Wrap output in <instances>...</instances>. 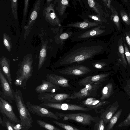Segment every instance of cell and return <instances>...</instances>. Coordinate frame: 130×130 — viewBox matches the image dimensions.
Returning a JSON list of instances; mask_svg holds the SVG:
<instances>
[{
	"instance_id": "cell-1",
	"label": "cell",
	"mask_w": 130,
	"mask_h": 130,
	"mask_svg": "<svg viewBox=\"0 0 130 130\" xmlns=\"http://www.w3.org/2000/svg\"><path fill=\"white\" fill-rule=\"evenodd\" d=\"M105 47L100 41H87L78 44L64 53L51 66L53 69L81 64L92 60L103 53Z\"/></svg>"
},
{
	"instance_id": "cell-2",
	"label": "cell",
	"mask_w": 130,
	"mask_h": 130,
	"mask_svg": "<svg viewBox=\"0 0 130 130\" xmlns=\"http://www.w3.org/2000/svg\"><path fill=\"white\" fill-rule=\"evenodd\" d=\"M33 60L31 56L28 55L23 58L19 63V68L16 72L14 84L25 90L26 88L27 82L31 77L33 72Z\"/></svg>"
},
{
	"instance_id": "cell-3",
	"label": "cell",
	"mask_w": 130,
	"mask_h": 130,
	"mask_svg": "<svg viewBox=\"0 0 130 130\" xmlns=\"http://www.w3.org/2000/svg\"><path fill=\"white\" fill-rule=\"evenodd\" d=\"M19 113L21 124L25 130L32 126L33 119L24 101L22 93L20 90L15 91L14 100Z\"/></svg>"
},
{
	"instance_id": "cell-4",
	"label": "cell",
	"mask_w": 130,
	"mask_h": 130,
	"mask_svg": "<svg viewBox=\"0 0 130 130\" xmlns=\"http://www.w3.org/2000/svg\"><path fill=\"white\" fill-rule=\"evenodd\" d=\"M105 27L104 26L102 25L85 30L73 32L70 38L73 42H78L100 37L106 33Z\"/></svg>"
},
{
	"instance_id": "cell-5",
	"label": "cell",
	"mask_w": 130,
	"mask_h": 130,
	"mask_svg": "<svg viewBox=\"0 0 130 130\" xmlns=\"http://www.w3.org/2000/svg\"><path fill=\"white\" fill-rule=\"evenodd\" d=\"M55 114L64 121L74 120L85 125H90L92 122L96 120V117L85 113H63L56 112Z\"/></svg>"
},
{
	"instance_id": "cell-6",
	"label": "cell",
	"mask_w": 130,
	"mask_h": 130,
	"mask_svg": "<svg viewBox=\"0 0 130 130\" xmlns=\"http://www.w3.org/2000/svg\"><path fill=\"white\" fill-rule=\"evenodd\" d=\"M101 84V83L88 84L78 91L71 94L70 99L80 100L86 98L96 97Z\"/></svg>"
},
{
	"instance_id": "cell-7",
	"label": "cell",
	"mask_w": 130,
	"mask_h": 130,
	"mask_svg": "<svg viewBox=\"0 0 130 130\" xmlns=\"http://www.w3.org/2000/svg\"><path fill=\"white\" fill-rule=\"evenodd\" d=\"M55 71L66 75L81 76L91 72H94L82 64H76L55 70Z\"/></svg>"
},
{
	"instance_id": "cell-8",
	"label": "cell",
	"mask_w": 130,
	"mask_h": 130,
	"mask_svg": "<svg viewBox=\"0 0 130 130\" xmlns=\"http://www.w3.org/2000/svg\"><path fill=\"white\" fill-rule=\"evenodd\" d=\"M0 69V83L2 91L0 90V96L7 101L10 104L14 100L15 91L11 88Z\"/></svg>"
},
{
	"instance_id": "cell-9",
	"label": "cell",
	"mask_w": 130,
	"mask_h": 130,
	"mask_svg": "<svg viewBox=\"0 0 130 130\" xmlns=\"http://www.w3.org/2000/svg\"><path fill=\"white\" fill-rule=\"evenodd\" d=\"M71 94L66 93H43L37 95L38 99L42 103H59L70 99Z\"/></svg>"
},
{
	"instance_id": "cell-10",
	"label": "cell",
	"mask_w": 130,
	"mask_h": 130,
	"mask_svg": "<svg viewBox=\"0 0 130 130\" xmlns=\"http://www.w3.org/2000/svg\"><path fill=\"white\" fill-rule=\"evenodd\" d=\"M43 107L48 109L51 108L63 110H79L87 111L92 109L85 107L82 105L64 103H44L39 104Z\"/></svg>"
},
{
	"instance_id": "cell-11",
	"label": "cell",
	"mask_w": 130,
	"mask_h": 130,
	"mask_svg": "<svg viewBox=\"0 0 130 130\" xmlns=\"http://www.w3.org/2000/svg\"><path fill=\"white\" fill-rule=\"evenodd\" d=\"M0 112L3 116L7 118L13 124H21L14 113L12 106L7 101L0 96Z\"/></svg>"
},
{
	"instance_id": "cell-12",
	"label": "cell",
	"mask_w": 130,
	"mask_h": 130,
	"mask_svg": "<svg viewBox=\"0 0 130 130\" xmlns=\"http://www.w3.org/2000/svg\"><path fill=\"white\" fill-rule=\"evenodd\" d=\"M26 106L29 112L41 117H45L59 120L60 119L55 114L48 109L40 106L32 104L29 101L26 102Z\"/></svg>"
},
{
	"instance_id": "cell-13",
	"label": "cell",
	"mask_w": 130,
	"mask_h": 130,
	"mask_svg": "<svg viewBox=\"0 0 130 130\" xmlns=\"http://www.w3.org/2000/svg\"><path fill=\"white\" fill-rule=\"evenodd\" d=\"M59 86L47 80H43L41 84L37 86L35 89L37 93H54L60 89Z\"/></svg>"
},
{
	"instance_id": "cell-14",
	"label": "cell",
	"mask_w": 130,
	"mask_h": 130,
	"mask_svg": "<svg viewBox=\"0 0 130 130\" xmlns=\"http://www.w3.org/2000/svg\"><path fill=\"white\" fill-rule=\"evenodd\" d=\"M103 24L95 21L91 22L87 20H84L83 21L67 24L65 27L75 28L78 31H79L100 25H103Z\"/></svg>"
},
{
	"instance_id": "cell-15",
	"label": "cell",
	"mask_w": 130,
	"mask_h": 130,
	"mask_svg": "<svg viewBox=\"0 0 130 130\" xmlns=\"http://www.w3.org/2000/svg\"><path fill=\"white\" fill-rule=\"evenodd\" d=\"M109 75L108 73H104L88 76L81 79L78 83L80 86H84L89 84L101 83L106 80Z\"/></svg>"
},
{
	"instance_id": "cell-16",
	"label": "cell",
	"mask_w": 130,
	"mask_h": 130,
	"mask_svg": "<svg viewBox=\"0 0 130 130\" xmlns=\"http://www.w3.org/2000/svg\"><path fill=\"white\" fill-rule=\"evenodd\" d=\"M103 100L98 99L94 97H89L82 101L81 103L86 107L95 110L96 111L107 104V101Z\"/></svg>"
},
{
	"instance_id": "cell-17",
	"label": "cell",
	"mask_w": 130,
	"mask_h": 130,
	"mask_svg": "<svg viewBox=\"0 0 130 130\" xmlns=\"http://www.w3.org/2000/svg\"><path fill=\"white\" fill-rule=\"evenodd\" d=\"M46 80L63 87L71 88L69 80L65 78L55 74H47Z\"/></svg>"
},
{
	"instance_id": "cell-18",
	"label": "cell",
	"mask_w": 130,
	"mask_h": 130,
	"mask_svg": "<svg viewBox=\"0 0 130 130\" xmlns=\"http://www.w3.org/2000/svg\"><path fill=\"white\" fill-rule=\"evenodd\" d=\"M83 20H86L92 22L95 21L103 23L105 22V19L102 16L94 12H91L86 9L82 11L81 15H77Z\"/></svg>"
},
{
	"instance_id": "cell-19",
	"label": "cell",
	"mask_w": 130,
	"mask_h": 130,
	"mask_svg": "<svg viewBox=\"0 0 130 130\" xmlns=\"http://www.w3.org/2000/svg\"><path fill=\"white\" fill-rule=\"evenodd\" d=\"M119 106L118 103H115L109 106L105 110H103L100 115V118L103 120L105 124L109 122L117 110Z\"/></svg>"
},
{
	"instance_id": "cell-20",
	"label": "cell",
	"mask_w": 130,
	"mask_h": 130,
	"mask_svg": "<svg viewBox=\"0 0 130 130\" xmlns=\"http://www.w3.org/2000/svg\"><path fill=\"white\" fill-rule=\"evenodd\" d=\"M0 66L2 71L6 76L9 84L12 87V80L11 75L9 60L5 57H2L0 59Z\"/></svg>"
},
{
	"instance_id": "cell-21",
	"label": "cell",
	"mask_w": 130,
	"mask_h": 130,
	"mask_svg": "<svg viewBox=\"0 0 130 130\" xmlns=\"http://www.w3.org/2000/svg\"><path fill=\"white\" fill-rule=\"evenodd\" d=\"M84 4L85 8L87 10L94 12L102 16L103 15V11L98 0H88L82 1Z\"/></svg>"
},
{
	"instance_id": "cell-22",
	"label": "cell",
	"mask_w": 130,
	"mask_h": 130,
	"mask_svg": "<svg viewBox=\"0 0 130 130\" xmlns=\"http://www.w3.org/2000/svg\"><path fill=\"white\" fill-rule=\"evenodd\" d=\"M57 4L56 6L58 15L61 18V20H63L66 18L68 14L65 13L67 8L69 6V0H58Z\"/></svg>"
},
{
	"instance_id": "cell-23",
	"label": "cell",
	"mask_w": 130,
	"mask_h": 130,
	"mask_svg": "<svg viewBox=\"0 0 130 130\" xmlns=\"http://www.w3.org/2000/svg\"><path fill=\"white\" fill-rule=\"evenodd\" d=\"M47 18L52 24L54 25L61 26V23L62 21L56 14L54 9L53 5H51L48 8V13H47Z\"/></svg>"
},
{
	"instance_id": "cell-24",
	"label": "cell",
	"mask_w": 130,
	"mask_h": 130,
	"mask_svg": "<svg viewBox=\"0 0 130 130\" xmlns=\"http://www.w3.org/2000/svg\"><path fill=\"white\" fill-rule=\"evenodd\" d=\"M122 110V108H121L114 114L110 120L105 130H112L113 128L115 125L120 116Z\"/></svg>"
},
{
	"instance_id": "cell-25",
	"label": "cell",
	"mask_w": 130,
	"mask_h": 130,
	"mask_svg": "<svg viewBox=\"0 0 130 130\" xmlns=\"http://www.w3.org/2000/svg\"><path fill=\"white\" fill-rule=\"evenodd\" d=\"M112 85L111 83H109L105 86L102 90L101 100H104L108 98L112 93Z\"/></svg>"
},
{
	"instance_id": "cell-26",
	"label": "cell",
	"mask_w": 130,
	"mask_h": 130,
	"mask_svg": "<svg viewBox=\"0 0 130 130\" xmlns=\"http://www.w3.org/2000/svg\"><path fill=\"white\" fill-rule=\"evenodd\" d=\"M110 9L112 12L111 19L117 27L119 30L120 29L119 18L116 9L112 5L110 6Z\"/></svg>"
},
{
	"instance_id": "cell-27",
	"label": "cell",
	"mask_w": 130,
	"mask_h": 130,
	"mask_svg": "<svg viewBox=\"0 0 130 130\" xmlns=\"http://www.w3.org/2000/svg\"><path fill=\"white\" fill-rule=\"evenodd\" d=\"M36 122L40 126L46 130H61L51 124L40 120H37Z\"/></svg>"
},
{
	"instance_id": "cell-28",
	"label": "cell",
	"mask_w": 130,
	"mask_h": 130,
	"mask_svg": "<svg viewBox=\"0 0 130 130\" xmlns=\"http://www.w3.org/2000/svg\"><path fill=\"white\" fill-rule=\"evenodd\" d=\"M46 54V50L44 48H42L40 52L39 58L38 69L42 67L45 61Z\"/></svg>"
},
{
	"instance_id": "cell-29",
	"label": "cell",
	"mask_w": 130,
	"mask_h": 130,
	"mask_svg": "<svg viewBox=\"0 0 130 130\" xmlns=\"http://www.w3.org/2000/svg\"><path fill=\"white\" fill-rule=\"evenodd\" d=\"M53 122L65 130H80L71 125L56 121H54Z\"/></svg>"
},
{
	"instance_id": "cell-30",
	"label": "cell",
	"mask_w": 130,
	"mask_h": 130,
	"mask_svg": "<svg viewBox=\"0 0 130 130\" xmlns=\"http://www.w3.org/2000/svg\"><path fill=\"white\" fill-rule=\"evenodd\" d=\"M118 51L123 62L127 65V63L124 56V51L122 42L121 41L119 43Z\"/></svg>"
},
{
	"instance_id": "cell-31",
	"label": "cell",
	"mask_w": 130,
	"mask_h": 130,
	"mask_svg": "<svg viewBox=\"0 0 130 130\" xmlns=\"http://www.w3.org/2000/svg\"><path fill=\"white\" fill-rule=\"evenodd\" d=\"M3 117V119L4 122L3 126L5 127L7 130H15L12 126L11 122L6 117Z\"/></svg>"
},
{
	"instance_id": "cell-32",
	"label": "cell",
	"mask_w": 130,
	"mask_h": 130,
	"mask_svg": "<svg viewBox=\"0 0 130 130\" xmlns=\"http://www.w3.org/2000/svg\"><path fill=\"white\" fill-rule=\"evenodd\" d=\"M120 15L124 22L127 25H130V20L128 14L124 10L120 11Z\"/></svg>"
},
{
	"instance_id": "cell-33",
	"label": "cell",
	"mask_w": 130,
	"mask_h": 130,
	"mask_svg": "<svg viewBox=\"0 0 130 130\" xmlns=\"http://www.w3.org/2000/svg\"><path fill=\"white\" fill-rule=\"evenodd\" d=\"M73 32H65L61 34L59 36V39L61 43H63L64 41L69 38H71Z\"/></svg>"
},
{
	"instance_id": "cell-34",
	"label": "cell",
	"mask_w": 130,
	"mask_h": 130,
	"mask_svg": "<svg viewBox=\"0 0 130 130\" xmlns=\"http://www.w3.org/2000/svg\"><path fill=\"white\" fill-rule=\"evenodd\" d=\"M105 124L103 120L101 119L95 124L94 130H105Z\"/></svg>"
},
{
	"instance_id": "cell-35",
	"label": "cell",
	"mask_w": 130,
	"mask_h": 130,
	"mask_svg": "<svg viewBox=\"0 0 130 130\" xmlns=\"http://www.w3.org/2000/svg\"><path fill=\"white\" fill-rule=\"evenodd\" d=\"M130 125V113L126 118L118 125L119 127L128 126Z\"/></svg>"
},
{
	"instance_id": "cell-36",
	"label": "cell",
	"mask_w": 130,
	"mask_h": 130,
	"mask_svg": "<svg viewBox=\"0 0 130 130\" xmlns=\"http://www.w3.org/2000/svg\"><path fill=\"white\" fill-rule=\"evenodd\" d=\"M125 54L128 64L130 66V52L126 44L124 43Z\"/></svg>"
},
{
	"instance_id": "cell-37",
	"label": "cell",
	"mask_w": 130,
	"mask_h": 130,
	"mask_svg": "<svg viewBox=\"0 0 130 130\" xmlns=\"http://www.w3.org/2000/svg\"><path fill=\"white\" fill-rule=\"evenodd\" d=\"M11 7L12 12L14 16L17 17V0H12L11 1Z\"/></svg>"
},
{
	"instance_id": "cell-38",
	"label": "cell",
	"mask_w": 130,
	"mask_h": 130,
	"mask_svg": "<svg viewBox=\"0 0 130 130\" xmlns=\"http://www.w3.org/2000/svg\"><path fill=\"white\" fill-rule=\"evenodd\" d=\"M3 42L5 45L7 47V48L8 49V51H10V43L8 40H7V38L6 37H5L4 38Z\"/></svg>"
},
{
	"instance_id": "cell-39",
	"label": "cell",
	"mask_w": 130,
	"mask_h": 130,
	"mask_svg": "<svg viewBox=\"0 0 130 130\" xmlns=\"http://www.w3.org/2000/svg\"><path fill=\"white\" fill-rule=\"evenodd\" d=\"M125 34L126 40L128 46L130 48V32H125Z\"/></svg>"
},
{
	"instance_id": "cell-40",
	"label": "cell",
	"mask_w": 130,
	"mask_h": 130,
	"mask_svg": "<svg viewBox=\"0 0 130 130\" xmlns=\"http://www.w3.org/2000/svg\"><path fill=\"white\" fill-rule=\"evenodd\" d=\"M37 12L36 11H34L31 14L30 18L32 20H34L37 18Z\"/></svg>"
},
{
	"instance_id": "cell-41",
	"label": "cell",
	"mask_w": 130,
	"mask_h": 130,
	"mask_svg": "<svg viewBox=\"0 0 130 130\" xmlns=\"http://www.w3.org/2000/svg\"><path fill=\"white\" fill-rule=\"evenodd\" d=\"M27 0H26V2H25V9H24V13L25 14V15L26 13V12H27V4L28 2H27Z\"/></svg>"
},
{
	"instance_id": "cell-42",
	"label": "cell",
	"mask_w": 130,
	"mask_h": 130,
	"mask_svg": "<svg viewBox=\"0 0 130 130\" xmlns=\"http://www.w3.org/2000/svg\"><path fill=\"white\" fill-rule=\"evenodd\" d=\"M0 124L3 126L4 125V122L3 120L2 119L1 116H0Z\"/></svg>"
},
{
	"instance_id": "cell-43",
	"label": "cell",
	"mask_w": 130,
	"mask_h": 130,
	"mask_svg": "<svg viewBox=\"0 0 130 130\" xmlns=\"http://www.w3.org/2000/svg\"><path fill=\"white\" fill-rule=\"evenodd\" d=\"M110 3L111 1L110 0H108V1L107 6L109 8H110Z\"/></svg>"
},
{
	"instance_id": "cell-44",
	"label": "cell",
	"mask_w": 130,
	"mask_h": 130,
	"mask_svg": "<svg viewBox=\"0 0 130 130\" xmlns=\"http://www.w3.org/2000/svg\"><path fill=\"white\" fill-rule=\"evenodd\" d=\"M129 16L130 18V13H129Z\"/></svg>"
}]
</instances>
